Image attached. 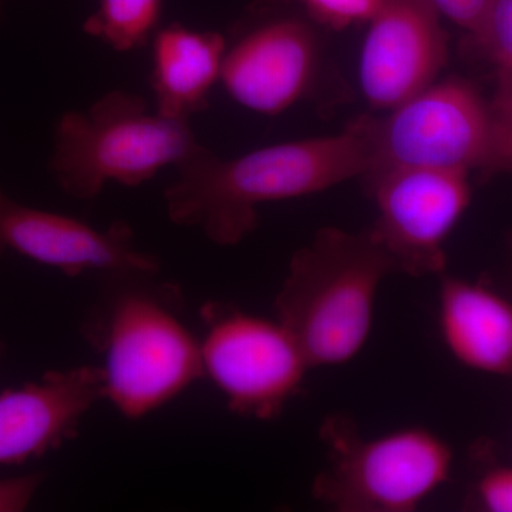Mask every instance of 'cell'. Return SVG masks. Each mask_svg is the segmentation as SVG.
I'll return each instance as SVG.
<instances>
[{"label": "cell", "instance_id": "1", "mask_svg": "<svg viewBox=\"0 0 512 512\" xmlns=\"http://www.w3.org/2000/svg\"><path fill=\"white\" fill-rule=\"evenodd\" d=\"M370 164V117L335 136L305 138L222 158L198 146L175 167L164 192L168 217L231 247L258 227V208L328 190L363 177Z\"/></svg>", "mask_w": 512, "mask_h": 512}, {"label": "cell", "instance_id": "21", "mask_svg": "<svg viewBox=\"0 0 512 512\" xmlns=\"http://www.w3.org/2000/svg\"><path fill=\"white\" fill-rule=\"evenodd\" d=\"M440 10L441 15L447 16L471 35L476 33L481 18H483L487 0H431Z\"/></svg>", "mask_w": 512, "mask_h": 512}, {"label": "cell", "instance_id": "9", "mask_svg": "<svg viewBox=\"0 0 512 512\" xmlns=\"http://www.w3.org/2000/svg\"><path fill=\"white\" fill-rule=\"evenodd\" d=\"M25 256L66 276L87 272H158L160 262L136 245L133 229L116 221L106 229L13 200L0 188V259Z\"/></svg>", "mask_w": 512, "mask_h": 512}, {"label": "cell", "instance_id": "22", "mask_svg": "<svg viewBox=\"0 0 512 512\" xmlns=\"http://www.w3.org/2000/svg\"><path fill=\"white\" fill-rule=\"evenodd\" d=\"M2 355H3V345H2V343H0V360H2Z\"/></svg>", "mask_w": 512, "mask_h": 512}, {"label": "cell", "instance_id": "16", "mask_svg": "<svg viewBox=\"0 0 512 512\" xmlns=\"http://www.w3.org/2000/svg\"><path fill=\"white\" fill-rule=\"evenodd\" d=\"M473 37L497 72H512V0H487Z\"/></svg>", "mask_w": 512, "mask_h": 512}, {"label": "cell", "instance_id": "13", "mask_svg": "<svg viewBox=\"0 0 512 512\" xmlns=\"http://www.w3.org/2000/svg\"><path fill=\"white\" fill-rule=\"evenodd\" d=\"M441 338L450 355L474 372L512 377V302L481 284L441 274Z\"/></svg>", "mask_w": 512, "mask_h": 512}, {"label": "cell", "instance_id": "23", "mask_svg": "<svg viewBox=\"0 0 512 512\" xmlns=\"http://www.w3.org/2000/svg\"><path fill=\"white\" fill-rule=\"evenodd\" d=\"M3 3H5V0H0V8H2Z\"/></svg>", "mask_w": 512, "mask_h": 512}, {"label": "cell", "instance_id": "19", "mask_svg": "<svg viewBox=\"0 0 512 512\" xmlns=\"http://www.w3.org/2000/svg\"><path fill=\"white\" fill-rule=\"evenodd\" d=\"M476 495L485 511L512 512V467L485 471L476 485Z\"/></svg>", "mask_w": 512, "mask_h": 512}, {"label": "cell", "instance_id": "8", "mask_svg": "<svg viewBox=\"0 0 512 512\" xmlns=\"http://www.w3.org/2000/svg\"><path fill=\"white\" fill-rule=\"evenodd\" d=\"M366 183L377 208L370 231L397 271L414 278L443 274L444 244L470 205L468 173L399 168Z\"/></svg>", "mask_w": 512, "mask_h": 512}, {"label": "cell", "instance_id": "12", "mask_svg": "<svg viewBox=\"0 0 512 512\" xmlns=\"http://www.w3.org/2000/svg\"><path fill=\"white\" fill-rule=\"evenodd\" d=\"M104 396L100 366L50 370L0 393V466H20L57 450L79 433Z\"/></svg>", "mask_w": 512, "mask_h": 512}, {"label": "cell", "instance_id": "2", "mask_svg": "<svg viewBox=\"0 0 512 512\" xmlns=\"http://www.w3.org/2000/svg\"><path fill=\"white\" fill-rule=\"evenodd\" d=\"M157 275H103V292L82 326L103 362L106 400L131 420L156 412L204 377L201 342L181 316V293Z\"/></svg>", "mask_w": 512, "mask_h": 512}, {"label": "cell", "instance_id": "4", "mask_svg": "<svg viewBox=\"0 0 512 512\" xmlns=\"http://www.w3.org/2000/svg\"><path fill=\"white\" fill-rule=\"evenodd\" d=\"M198 146L190 120L171 119L148 109L138 94L113 90L60 117L49 168L67 195L93 200L109 183H147Z\"/></svg>", "mask_w": 512, "mask_h": 512}, {"label": "cell", "instance_id": "7", "mask_svg": "<svg viewBox=\"0 0 512 512\" xmlns=\"http://www.w3.org/2000/svg\"><path fill=\"white\" fill-rule=\"evenodd\" d=\"M204 313V376L217 386L231 412L275 419L312 369L298 340L278 319L215 306Z\"/></svg>", "mask_w": 512, "mask_h": 512}, {"label": "cell", "instance_id": "5", "mask_svg": "<svg viewBox=\"0 0 512 512\" xmlns=\"http://www.w3.org/2000/svg\"><path fill=\"white\" fill-rule=\"evenodd\" d=\"M328 466L313 483L320 503L340 512H413L447 483L453 450L423 427L360 436L352 421L323 424Z\"/></svg>", "mask_w": 512, "mask_h": 512}, {"label": "cell", "instance_id": "17", "mask_svg": "<svg viewBox=\"0 0 512 512\" xmlns=\"http://www.w3.org/2000/svg\"><path fill=\"white\" fill-rule=\"evenodd\" d=\"M488 109L491 157L487 171H512V72H498L497 89Z\"/></svg>", "mask_w": 512, "mask_h": 512}, {"label": "cell", "instance_id": "6", "mask_svg": "<svg viewBox=\"0 0 512 512\" xmlns=\"http://www.w3.org/2000/svg\"><path fill=\"white\" fill-rule=\"evenodd\" d=\"M370 117V164L365 180L399 168L487 171L491 157L488 103L461 79L433 83L412 99Z\"/></svg>", "mask_w": 512, "mask_h": 512}, {"label": "cell", "instance_id": "20", "mask_svg": "<svg viewBox=\"0 0 512 512\" xmlns=\"http://www.w3.org/2000/svg\"><path fill=\"white\" fill-rule=\"evenodd\" d=\"M43 481H45V474L40 471L2 478L0 480V512L28 510Z\"/></svg>", "mask_w": 512, "mask_h": 512}, {"label": "cell", "instance_id": "18", "mask_svg": "<svg viewBox=\"0 0 512 512\" xmlns=\"http://www.w3.org/2000/svg\"><path fill=\"white\" fill-rule=\"evenodd\" d=\"M312 19L326 28L343 30L357 23H369L383 0H301Z\"/></svg>", "mask_w": 512, "mask_h": 512}, {"label": "cell", "instance_id": "15", "mask_svg": "<svg viewBox=\"0 0 512 512\" xmlns=\"http://www.w3.org/2000/svg\"><path fill=\"white\" fill-rule=\"evenodd\" d=\"M161 12L163 0H99L83 30L117 52H131L153 40Z\"/></svg>", "mask_w": 512, "mask_h": 512}, {"label": "cell", "instance_id": "10", "mask_svg": "<svg viewBox=\"0 0 512 512\" xmlns=\"http://www.w3.org/2000/svg\"><path fill=\"white\" fill-rule=\"evenodd\" d=\"M318 56V39L308 23L295 16H266L227 40L221 83L241 106L278 116L311 89Z\"/></svg>", "mask_w": 512, "mask_h": 512}, {"label": "cell", "instance_id": "11", "mask_svg": "<svg viewBox=\"0 0 512 512\" xmlns=\"http://www.w3.org/2000/svg\"><path fill=\"white\" fill-rule=\"evenodd\" d=\"M431 0H383L360 53V87L370 106L392 110L436 82L447 35Z\"/></svg>", "mask_w": 512, "mask_h": 512}, {"label": "cell", "instance_id": "3", "mask_svg": "<svg viewBox=\"0 0 512 512\" xmlns=\"http://www.w3.org/2000/svg\"><path fill=\"white\" fill-rule=\"evenodd\" d=\"M396 271L370 229H319L292 256L276 295V319L291 330L309 365H345L365 348L380 285Z\"/></svg>", "mask_w": 512, "mask_h": 512}, {"label": "cell", "instance_id": "14", "mask_svg": "<svg viewBox=\"0 0 512 512\" xmlns=\"http://www.w3.org/2000/svg\"><path fill=\"white\" fill-rule=\"evenodd\" d=\"M227 39L174 23L151 40V89L157 111L171 119L191 120L207 109L215 84L221 82Z\"/></svg>", "mask_w": 512, "mask_h": 512}]
</instances>
